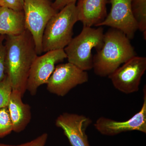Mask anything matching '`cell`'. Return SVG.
Here are the masks:
<instances>
[{"mask_svg": "<svg viewBox=\"0 0 146 146\" xmlns=\"http://www.w3.org/2000/svg\"><path fill=\"white\" fill-rule=\"evenodd\" d=\"M5 67L12 91H18L22 96L27 91V82L32 65L38 56L31 34L26 30L16 36H5Z\"/></svg>", "mask_w": 146, "mask_h": 146, "instance_id": "obj_1", "label": "cell"}, {"mask_svg": "<svg viewBox=\"0 0 146 146\" xmlns=\"http://www.w3.org/2000/svg\"><path fill=\"white\" fill-rule=\"evenodd\" d=\"M129 40L122 32L112 28L104 34L102 47L93 56V69L96 75L108 77L137 56Z\"/></svg>", "mask_w": 146, "mask_h": 146, "instance_id": "obj_2", "label": "cell"}, {"mask_svg": "<svg viewBox=\"0 0 146 146\" xmlns=\"http://www.w3.org/2000/svg\"><path fill=\"white\" fill-rule=\"evenodd\" d=\"M78 21L75 3L70 4L55 14L45 28L42 38V51L63 49L72 39L73 28Z\"/></svg>", "mask_w": 146, "mask_h": 146, "instance_id": "obj_3", "label": "cell"}, {"mask_svg": "<svg viewBox=\"0 0 146 146\" xmlns=\"http://www.w3.org/2000/svg\"><path fill=\"white\" fill-rule=\"evenodd\" d=\"M104 29L83 27L80 34L72 38L64 49L68 62L86 71L93 69V48H101L104 39Z\"/></svg>", "mask_w": 146, "mask_h": 146, "instance_id": "obj_4", "label": "cell"}, {"mask_svg": "<svg viewBox=\"0 0 146 146\" xmlns=\"http://www.w3.org/2000/svg\"><path fill=\"white\" fill-rule=\"evenodd\" d=\"M26 29L31 34L37 55L42 51V38L48 22L58 11L48 0H24Z\"/></svg>", "mask_w": 146, "mask_h": 146, "instance_id": "obj_5", "label": "cell"}, {"mask_svg": "<svg viewBox=\"0 0 146 146\" xmlns=\"http://www.w3.org/2000/svg\"><path fill=\"white\" fill-rule=\"evenodd\" d=\"M89 80L86 71L74 64L62 63L56 66L47 84V89L51 94L63 97L78 85Z\"/></svg>", "mask_w": 146, "mask_h": 146, "instance_id": "obj_6", "label": "cell"}, {"mask_svg": "<svg viewBox=\"0 0 146 146\" xmlns=\"http://www.w3.org/2000/svg\"><path fill=\"white\" fill-rule=\"evenodd\" d=\"M146 70V58L137 56L131 58L108 76L113 86L126 94L139 91L141 78Z\"/></svg>", "mask_w": 146, "mask_h": 146, "instance_id": "obj_7", "label": "cell"}, {"mask_svg": "<svg viewBox=\"0 0 146 146\" xmlns=\"http://www.w3.org/2000/svg\"><path fill=\"white\" fill-rule=\"evenodd\" d=\"M67 55L64 49L54 50L37 56L32 65L27 84V91L35 96L38 88L46 84L57 63L62 62Z\"/></svg>", "mask_w": 146, "mask_h": 146, "instance_id": "obj_8", "label": "cell"}, {"mask_svg": "<svg viewBox=\"0 0 146 146\" xmlns=\"http://www.w3.org/2000/svg\"><path fill=\"white\" fill-rule=\"evenodd\" d=\"M143 103L140 111L126 121H120L100 117L94 123L95 128L105 136H114L123 132L137 131L146 133V87L143 88Z\"/></svg>", "mask_w": 146, "mask_h": 146, "instance_id": "obj_9", "label": "cell"}, {"mask_svg": "<svg viewBox=\"0 0 146 146\" xmlns=\"http://www.w3.org/2000/svg\"><path fill=\"white\" fill-rule=\"evenodd\" d=\"M132 0H110V13L96 27L106 26L123 33L129 39H133L138 30L131 10Z\"/></svg>", "mask_w": 146, "mask_h": 146, "instance_id": "obj_10", "label": "cell"}, {"mask_svg": "<svg viewBox=\"0 0 146 146\" xmlns=\"http://www.w3.org/2000/svg\"><path fill=\"white\" fill-rule=\"evenodd\" d=\"M92 123L84 115L65 112L59 115L55 125L63 130L72 146H91L86 131Z\"/></svg>", "mask_w": 146, "mask_h": 146, "instance_id": "obj_11", "label": "cell"}, {"mask_svg": "<svg viewBox=\"0 0 146 146\" xmlns=\"http://www.w3.org/2000/svg\"><path fill=\"white\" fill-rule=\"evenodd\" d=\"M107 0H78L76 5L78 21L83 27L96 26L107 16Z\"/></svg>", "mask_w": 146, "mask_h": 146, "instance_id": "obj_12", "label": "cell"}, {"mask_svg": "<svg viewBox=\"0 0 146 146\" xmlns=\"http://www.w3.org/2000/svg\"><path fill=\"white\" fill-rule=\"evenodd\" d=\"M18 91H12L7 106L13 125V131L20 133L25 130L31 119V107L24 103Z\"/></svg>", "mask_w": 146, "mask_h": 146, "instance_id": "obj_13", "label": "cell"}, {"mask_svg": "<svg viewBox=\"0 0 146 146\" xmlns=\"http://www.w3.org/2000/svg\"><path fill=\"white\" fill-rule=\"evenodd\" d=\"M26 30L23 10L0 6V35L16 36Z\"/></svg>", "mask_w": 146, "mask_h": 146, "instance_id": "obj_14", "label": "cell"}, {"mask_svg": "<svg viewBox=\"0 0 146 146\" xmlns=\"http://www.w3.org/2000/svg\"><path fill=\"white\" fill-rule=\"evenodd\" d=\"M131 10L138 29L146 39V0H132Z\"/></svg>", "mask_w": 146, "mask_h": 146, "instance_id": "obj_15", "label": "cell"}, {"mask_svg": "<svg viewBox=\"0 0 146 146\" xmlns=\"http://www.w3.org/2000/svg\"><path fill=\"white\" fill-rule=\"evenodd\" d=\"M13 130V125L8 108H0V138L10 134Z\"/></svg>", "mask_w": 146, "mask_h": 146, "instance_id": "obj_16", "label": "cell"}, {"mask_svg": "<svg viewBox=\"0 0 146 146\" xmlns=\"http://www.w3.org/2000/svg\"><path fill=\"white\" fill-rule=\"evenodd\" d=\"M11 82L7 75L0 82V108L7 107L12 92Z\"/></svg>", "mask_w": 146, "mask_h": 146, "instance_id": "obj_17", "label": "cell"}, {"mask_svg": "<svg viewBox=\"0 0 146 146\" xmlns=\"http://www.w3.org/2000/svg\"><path fill=\"white\" fill-rule=\"evenodd\" d=\"M5 36L0 35V82L7 75L6 72V47L5 41Z\"/></svg>", "mask_w": 146, "mask_h": 146, "instance_id": "obj_18", "label": "cell"}, {"mask_svg": "<svg viewBox=\"0 0 146 146\" xmlns=\"http://www.w3.org/2000/svg\"><path fill=\"white\" fill-rule=\"evenodd\" d=\"M24 0H0V6L13 10H23Z\"/></svg>", "mask_w": 146, "mask_h": 146, "instance_id": "obj_19", "label": "cell"}, {"mask_svg": "<svg viewBox=\"0 0 146 146\" xmlns=\"http://www.w3.org/2000/svg\"><path fill=\"white\" fill-rule=\"evenodd\" d=\"M48 138V135L47 133H42V135L30 141L29 146H45Z\"/></svg>", "mask_w": 146, "mask_h": 146, "instance_id": "obj_20", "label": "cell"}, {"mask_svg": "<svg viewBox=\"0 0 146 146\" xmlns=\"http://www.w3.org/2000/svg\"><path fill=\"white\" fill-rule=\"evenodd\" d=\"M77 0H55L54 2L52 3V6L56 10L58 11L64 8L66 5L75 3Z\"/></svg>", "mask_w": 146, "mask_h": 146, "instance_id": "obj_21", "label": "cell"}, {"mask_svg": "<svg viewBox=\"0 0 146 146\" xmlns=\"http://www.w3.org/2000/svg\"><path fill=\"white\" fill-rule=\"evenodd\" d=\"M30 144V142H27L21 144V145H7V144L0 143V146H29Z\"/></svg>", "mask_w": 146, "mask_h": 146, "instance_id": "obj_22", "label": "cell"}, {"mask_svg": "<svg viewBox=\"0 0 146 146\" xmlns=\"http://www.w3.org/2000/svg\"><path fill=\"white\" fill-rule=\"evenodd\" d=\"M48 1H52V0H48Z\"/></svg>", "mask_w": 146, "mask_h": 146, "instance_id": "obj_23", "label": "cell"}]
</instances>
